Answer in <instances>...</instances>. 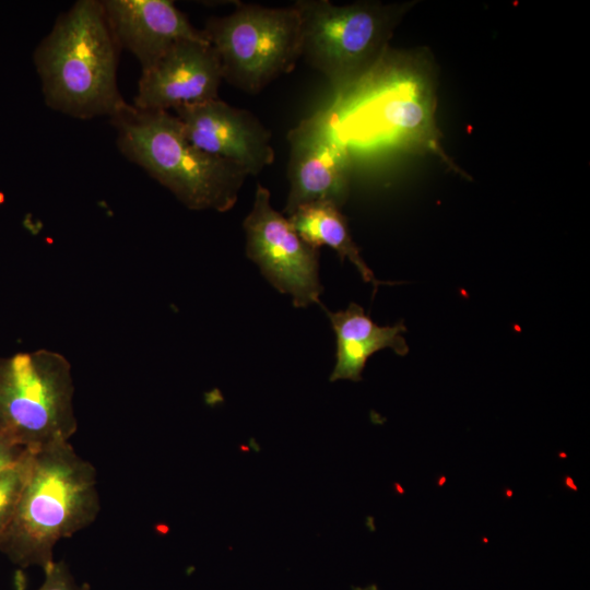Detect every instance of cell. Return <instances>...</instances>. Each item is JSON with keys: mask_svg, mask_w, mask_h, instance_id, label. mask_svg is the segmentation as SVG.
<instances>
[{"mask_svg": "<svg viewBox=\"0 0 590 590\" xmlns=\"http://www.w3.org/2000/svg\"><path fill=\"white\" fill-rule=\"evenodd\" d=\"M99 510L96 470L69 441L33 450L28 477L0 538V551L22 568L45 570L55 562V545L92 524Z\"/></svg>", "mask_w": 590, "mask_h": 590, "instance_id": "1", "label": "cell"}, {"mask_svg": "<svg viewBox=\"0 0 590 590\" xmlns=\"http://www.w3.org/2000/svg\"><path fill=\"white\" fill-rule=\"evenodd\" d=\"M222 80L219 56L209 42L179 40L141 72L133 106L169 111L202 104L219 98Z\"/></svg>", "mask_w": 590, "mask_h": 590, "instance_id": "10", "label": "cell"}, {"mask_svg": "<svg viewBox=\"0 0 590 590\" xmlns=\"http://www.w3.org/2000/svg\"><path fill=\"white\" fill-rule=\"evenodd\" d=\"M349 91L357 95L351 104L350 128L342 134L347 145L350 140L377 141L430 151L456 168L439 144L426 67L411 58H387L386 54Z\"/></svg>", "mask_w": 590, "mask_h": 590, "instance_id": "4", "label": "cell"}, {"mask_svg": "<svg viewBox=\"0 0 590 590\" xmlns=\"http://www.w3.org/2000/svg\"><path fill=\"white\" fill-rule=\"evenodd\" d=\"M106 19L120 48L129 50L141 70L151 68L174 44L206 40L168 0H105Z\"/></svg>", "mask_w": 590, "mask_h": 590, "instance_id": "12", "label": "cell"}, {"mask_svg": "<svg viewBox=\"0 0 590 590\" xmlns=\"http://www.w3.org/2000/svg\"><path fill=\"white\" fill-rule=\"evenodd\" d=\"M117 148L130 162L170 190L192 210H231L248 174L211 155L186 137L169 111L140 110L130 105L110 118Z\"/></svg>", "mask_w": 590, "mask_h": 590, "instance_id": "3", "label": "cell"}, {"mask_svg": "<svg viewBox=\"0 0 590 590\" xmlns=\"http://www.w3.org/2000/svg\"><path fill=\"white\" fill-rule=\"evenodd\" d=\"M174 111L187 139L200 150L240 166L248 175L272 164L271 133L251 113L219 98Z\"/></svg>", "mask_w": 590, "mask_h": 590, "instance_id": "11", "label": "cell"}, {"mask_svg": "<svg viewBox=\"0 0 590 590\" xmlns=\"http://www.w3.org/2000/svg\"><path fill=\"white\" fill-rule=\"evenodd\" d=\"M290 192L284 213L328 201L339 208L349 192L350 150L333 118L326 113L303 119L287 134Z\"/></svg>", "mask_w": 590, "mask_h": 590, "instance_id": "9", "label": "cell"}, {"mask_svg": "<svg viewBox=\"0 0 590 590\" xmlns=\"http://www.w3.org/2000/svg\"><path fill=\"white\" fill-rule=\"evenodd\" d=\"M202 31L219 56L223 79L248 93L290 72L300 57L302 21L294 4L238 3L231 14L209 19Z\"/></svg>", "mask_w": 590, "mask_h": 590, "instance_id": "7", "label": "cell"}, {"mask_svg": "<svg viewBox=\"0 0 590 590\" xmlns=\"http://www.w3.org/2000/svg\"><path fill=\"white\" fill-rule=\"evenodd\" d=\"M71 366L57 352L0 356V434L36 450L78 429Z\"/></svg>", "mask_w": 590, "mask_h": 590, "instance_id": "6", "label": "cell"}, {"mask_svg": "<svg viewBox=\"0 0 590 590\" xmlns=\"http://www.w3.org/2000/svg\"><path fill=\"white\" fill-rule=\"evenodd\" d=\"M302 21L300 57L346 92L362 81L387 54L388 40L406 5L327 0L294 3Z\"/></svg>", "mask_w": 590, "mask_h": 590, "instance_id": "5", "label": "cell"}, {"mask_svg": "<svg viewBox=\"0 0 590 590\" xmlns=\"http://www.w3.org/2000/svg\"><path fill=\"white\" fill-rule=\"evenodd\" d=\"M119 49L102 1H76L34 52L47 106L78 119L126 109L117 83Z\"/></svg>", "mask_w": 590, "mask_h": 590, "instance_id": "2", "label": "cell"}, {"mask_svg": "<svg viewBox=\"0 0 590 590\" xmlns=\"http://www.w3.org/2000/svg\"><path fill=\"white\" fill-rule=\"evenodd\" d=\"M287 219L299 237L309 246L316 249L329 246L342 262L345 259L350 260L362 279L371 283L375 291L384 284L376 279L363 260L351 236L347 221L338 205L328 201L310 202L298 206Z\"/></svg>", "mask_w": 590, "mask_h": 590, "instance_id": "14", "label": "cell"}, {"mask_svg": "<svg viewBox=\"0 0 590 590\" xmlns=\"http://www.w3.org/2000/svg\"><path fill=\"white\" fill-rule=\"evenodd\" d=\"M26 449L10 437L0 434V470L15 463Z\"/></svg>", "mask_w": 590, "mask_h": 590, "instance_id": "17", "label": "cell"}, {"mask_svg": "<svg viewBox=\"0 0 590 590\" xmlns=\"http://www.w3.org/2000/svg\"><path fill=\"white\" fill-rule=\"evenodd\" d=\"M32 453V449H26L15 463L0 470V538L15 514L28 477Z\"/></svg>", "mask_w": 590, "mask_h": 590, "instance_id": "15", "label": "cell"}, {"mask_svg": "<svg viewBox=\"0 0 590 590\" xmlns=\"http://www.w3.org/2000/svg\"><path fill=\"white\" fill-rule=\"evenodd\" d=\"M243 226L247 256L269 283L291 295L295 307L322 306L318 249L305 243L290 220L272 208L270 191L260 184Z\"/></svg>", "mask_w": 590, "mask_h": 590, "instance_id": "8", "label": "cell"}, {"mask_svg": "<svg viewBox=\"0 0 590 590\" xmlns=\"http://www.w3.org/2000/svg\"><path fill=\"white\" fill-rule=\"evenodd\" d=\"M45 580L37 590H90L88 585H78L63 562H54L44 570Z\"/></svg>", "mask_w": 590, "mask_h": 590, "instance_id": "16", "label": "cell"}, {"mask_svg": "<svg viewBox=\"0 0 590 590\" xmlns=\"http://www.w3.org/2000/svg\"><path fill=\"white\" fill-rule=\"evenodd\" d=\"M326 311L337 338V362L330 381H361L368 358L380 350L391 349L400 356L408 354L409 346L402 337L406 331L403 321L380 327L355 303L345 310Z\"/></svg>", "mask_w": 590, "mask_h": 590, "instance_id": "13", "label": "cell"}]
</instances>
